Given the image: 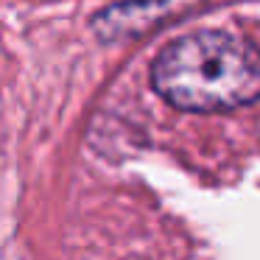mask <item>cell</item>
I'll return each instance as SVG.
<instances>
[{"instance_id":"1","label":"cell","mask_w":260,"mask_h":260,"mask_svg":"<svg viewBox=\"0 0 260 260\" xmlns=\"http://www.w3.org/2000/svg\"><path fill=\"white\" fill-rule=\"evenodd\" d=\"M151 87L179 112H232L260 101V51L235 31H193L154 59Z\"/></svg>"},{"instance_id":"2","label":"cell","mask_w":260,"mask_h":260,"mask_svg":"<svg viewBox=\"0 0 260 260\" xmlns=\"http://www.w3.org/2000/svg\"><path fill=\"white\" fill-rule=\"evenodd\" d=\"M187 0H132V3H118V6L107 9L92 20L95 31L107 40H123L129 34H140L148 31V25L157 23L165 14L179 12Z\"/></svg>"}]
</instances>
